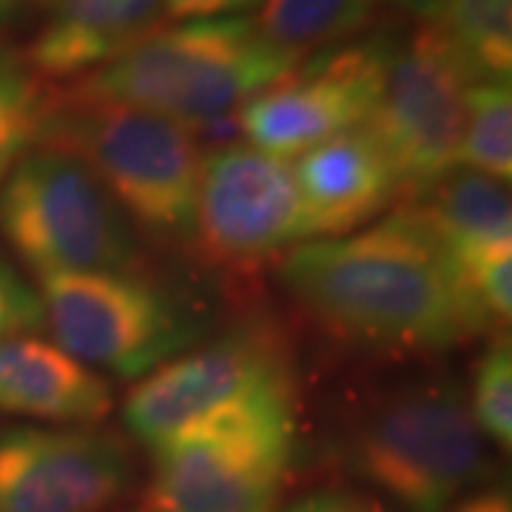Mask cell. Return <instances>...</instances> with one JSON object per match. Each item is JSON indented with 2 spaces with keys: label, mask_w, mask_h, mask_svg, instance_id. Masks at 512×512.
Segmentation results:
<instances>
[{
  "label": "cell",
  "mask_w": 512,
  "mask_h": 512,
  "mask_svg": "<svg viewBox=\"0 0 512 512\" xmlns=\"http://www.w3.org/2000/svg\"><path fill=\"white\" fill-rule=\"evenodd\" d=\"M43 26L23 60L37 77H86L137 46L165 18L163 0H32Z\"/></svg>",
  "instance_id": "5bb4252c"
},
{
  "label": "cell",
  "mask_w": 512,
  "mask_h": 512,
  "mask_svg": "<svg viewBox=\"0 0 512 512\" xmlns=\"http://www.w3.org/2000/svg\"><path fill=\"white\" fill-rule=\"evenodd\" d=\"M299 63L302 57L274 46L248 15L183 20L154 29L80 77L72 94L151 111L197 131L239 111Z\"/></svg>",
  "instance_id": "3957f363"
},
{
  "label": "cell",
  "mask_w": 512,
  "mask_h": 512,
  "mask_svg": "<svg viewBox=\"0 0 512 512\" xmlns=\"http://www.w3.org/2000/svg\"><path fill=\"white\" fill-rule=\"evenodd\" d=\"M382 0H262L256 26L274 46L302 57L365 32Z\"/></svg>",
  "instance_id": "e0dca14e"
},
{
  "label": "cell",
  "mask_w": 512,
  "mask_h": 512,
  "mask_svg": "<svg viewBox=\"0 0 512 512\" xmlns=\"http://www.w3.org/2000/svg\"><path fill=\"white\" fill-rule=\"evenodd\" d=\"M0 237L35 276L120 274L140 262L134 225L77 157L26 154L0 183Z\"/></svg>",
  "instance_id": "8992f818"
},
{
  "label": "cell",
  "mask_w": 512,
  "mask_h": 512,
  "mask_svg": "<svg viewBox=\"0 0 512 512\" xmlns=\"http://www.w3.org/2000/svg\"><path fill=\"white\" fill-rule=\"evenodd\" d=\"M467 407L484 441L498 450L512 444V348L510 339L498 336L478 356L473 382L467 390Z\"/></svg>",
  "instance_id": "44dd1931"
},
{
  "label": "cell",
  "mask_w": 512,
  "mask_h": 512,
  "mask_svg": "<svg viewBox=\"0 0 512 512\" xmlns=\"http://www.w3.org/2000/svg\"><path fill=\"white\" fill-rule=\"evenodd\" d=\"M308 239L288 160L251 143H228L205 154L194 242L211 259L231 268H254Z\"/></svg>",
  "instance_id": "8fae6325"
},
{
  "label": "cell",
  "mask_w": 512,
  "mask_h": 512,
  "mask_svg": "<svg viewBox=\"0 0 512 512\" xmlns=\"http://www.w3.org/2000/svg\"><path fill=\"white\" fill-rule=\"evenodd\" d=\"M131 481L128 441L97 424L0 430V512H106Z\"/></svg>",
  "instance_id": "7c38bea8"
},
{
  "label": "cell",
  "mask_w": 512,
  "mask_h": 512,
  "mask_svg": "<svg viewBox=\"0 0 512 512\" xmlns=\"http://www.w3.org/2000/svg\"><path fill=\"white\" fill-rule=\"evenodd\" d=\"M296 384L268 387L151 447L146 512H276L296 456Z\"/></svg>",
  "instance_id": "5b68a950"
},
{
  "label": "cell",
  "mask_w": 512,
  "mask_h": 512,
  "mask_svg": "<svg viewBox=\"0 0 512 512\" xmlns=\"http://www.w3.org/2000/svg\"><path fill=\"white\" fill-rule=\"evenodd\" d=\"M296 384L288 345L268 322H242L165 362L128 393L123 421L148 447L268 387Z\"/></svg>",
  "instance_id": "9c48e42d"
},
{
  "label": "cell",
  "mask_w": 512,
  "mask_h": 512,
  "mask_svg": "<svg viewBox=\"0 0 512 512\" xmlns=\"http://www.w3.org/2000/svg\"><path fill=\"white\" fill-rule=\"evenodd\" d=\"M384 3L396 6L407 18H416L421 23H439L447 6V0H384Z\"/></svg>",
  "instance_id": "484cf974"
},
{
  "label": "cell",
  "mask_w": 512,
  "mask_h": 512,
  "mask_svg": "<svg viewBox=\"0 0 512 512\" xmlns=\"http://www.w3.org/2000/svg\"><path fill=\"white\" fill-rule=\"evenodd\" d=\"M342 461L404 512H447L487 473V441L467 390L444 373H416L373 390L345 421Z\"/></svg>",
  "instance_id": "7a4b0ae2"
},
{
  "label": "cell",
  "mask_w": 512,
  "mask_h": 512,
  "mask_svg": "<svg viewBox=\"0 0 512 512\" xmlns=\"http://www.w3.org/2000/svg\"><path fill=\"white\" fill-rule=\"evenodd\" d=\"M46 328L43 302L35 285H29L9 256L0 254V342L15 336H32Z\"/></svg>",
  "instance_id": "7402d4cb"
},
{
  "label": "cell",
  "mask_w": 512,
  "mask_h": 512,
  "mask_svg": "<svg viewBox=\"0 0 512 512\" xmlns=\"http://www.w3.org/2000/svg\"><path fill=\"white\" fill-rule=\"evenodd\" d=\"M436 234L447 256H467L512 245L510 185L453 168L410 205Z\"/></svg>",
  "instance_id": "2e32d148"
},
{
  "label": "cell",
  "mask_w": 512,
  "mask_h": 512,
  "mask_svg": "<svg viewBox=\"0 0 512 512\" xmlns=\"http://www.w3.org/2000/svg\"><path fill=\"white\" fill-rule=\"evenodd\" d=\"M23 6H26V0H0V26H9L12 20H18Z\"/></svg>",
  "instance_id": "4316f807"
},
{
  "label": "cell",
  "mask_w": 512,
  "mask_h": 512,
  "mask_svg": "<svg viewBox=\"0 0 512 512\" xmlns=\"http://www.w3.org/2000/svg\"><path fill=\"white\" fill-rule=\"evenodd\" d=\"M140 512H146V510H140Z\"/></svg>",
  "instance_id": "83f0119b"
},
{
  "label": "cell",
  "mask_w": 512,
  "mask_h": 512,
  "mask_svg": "<svg viewBox=\"0 0 512 512\" xmlns=\"http://www.w3.org/2000/svg\"><path fill=\"white\" fill-rule=\"evenodd\" d=\"M276 512H382L376 504L365 501L362 495L342 493V490H319V493L302 495L291 504L279 507Z\"/></svg>",
  "instance_id": "cb8c5ba5"
},
{
  "label": "cell",
  "mask_w": 512,
  "mask_h": 512,
  "mask_svg": "<svg viewBox=\"0 0 512 512\" xmlns=\"http://www.w3.org/2000/svg\"><path fill=\"white\" fill-rule=\"evenodd\" d=\"M393 37H367L330 46L291 74L254 94L237 111L239 131L251 146L279 160H296L330 137L365 126L382 94Z\"/></svg>",
  "instance_id": "30bf717a"
},
{
  "label": "cell",
  "mask_w": 512,
  "mask_h": 512,
  "mask_svg": "<svg viewBox=\"0 0 512 512\" xmlns=\"http://www.w3.org/2000/svg\"><path fill=\"white\" fill-rule=\"evenodd\" d=\"M291 168L311 239L353 234L402 194L396 168L365 126L308 148Z\"/></svg>",
  "instance_id": "4fadbf2b"
},
{
  "label": "cell",
  "mask_w": 512,
  "mask_h": 512,
  "mask_svg": "<svg viewBox=\"0 0 512 512\" xmlns=\"http://www.w3.org/2000/svg\"><path fill=\"white\" fill-rule=\"evenodd\" d=\"M52 103L55 94L23 55L0 46V183L26 154L43 146Z\"/></svg>",
  "instance_id": "ac0fdd59"
},
{
  "label": "cell",
  "mask_w": 512,
  "mask_h": 512,
  "mask_svg": "<svg viewBox=\"0 0 512 512\" xmlns=\"http://www.w3.org/2000/svg\"><path fill=\"white\" fill-rule=\"evenodd\" d=\"M439 26L476 80H510L512 0H447Z\"/></svg>",
  "instance_id": "ffe728a7"
},
{
  "label": "cell",
  "mask_w": 512,
  "mask_h": 512,
  "mask_svg": "<svg viewBox=\"0 0 512 512\" xmlns=\"http://www.w3.org/2000/svg\"><path fill=\"white\" fill-rule=\"evenodd\" d=\"M165 15L177 20L237 18L262 6V0H163Z\"/></svg>",
  "instance_id": "603a6c76"
},
{
  "label": "cell",
  "mask_w": 512,
  "mask_h": 512,
  "mask_svg": "<svg viewBox=\"0 0 512 512\" xmlns=\"http://www.w3.org/2000/svg\"><path fill=\"white\" fill-rule=\"evenodd\" d=\"M279 282L330 336L362 350L430 356L487 330L410 205L345 237L296 245Z\"/></svg>",
  "instance_id": "6da1fadb"
},
{
  "label": "cell",
  "mask_w": 512,
  "mask_h": 512,
  "mask_svg": "<svg viewBox=\"0 0 512 512\" xmlns=\"http://www.w3.org/2000/svg\"><path fill=\"white\" fill-rule=\"evenodd\" d=\"M447 512H512L510 490L507 487H484L464 495L458 504H453Z\"/></svg>",
  "instance_id": "d4e9b609"
},
{
  "label": "cell",
  "mask_w": 512,
  "mask_h": 512,
  "mask_svg": "<svg viewBox=\"0 0 512 512\" xmlns=\"http://www.w3.org/2000/svg\"><path fill=\"white\" fill-rule=\"evenodd\" d=\"M473 80L439 23H421L393 43L365 128L396 168L402 191L421 197L458 168L464 94Z\"/></svg>",
  "instance_id": "ba28073f"
},
{
  "label": "cell",
  "mask_w": 512,
  "mask_h": 512,
  "mask_svg": "<svg viewBox=\"0 0 512 512\" xmlns=\"http://www.w3.org/2000/svg\"><path fill=\"white\" fill-rule=\"evenodd\" d=\"M37 293L52 342L117 379L140 382L208 339L191 299L134 271L40 276Z\"/></svg>",
  "instance_id": "52a82bcc"
},
{
  "label": "cell",
  "mask_w": 512,
  "mask_h": 512,
  "mask_svg": "<svg viewBox=\"0 0 512 512\" xmlns=\"http://www.w3.org/2000/svg\"><path fill=\"white\" fill-rule=\"evenodd\" d=\"M43 146L86 165L134 231L163 245L194 242L205 160L194 128L69 92L52 103Z\"/></svg>",
  "instance_id": "277c9868"
},
{
  "label": "cell",
  "mask_w": 512,
  "mask_h": 512,
  "mask_svg": "<svg viewBox=\"0 0 512 512\" xmlns=\"http://www.w3.org/2000/svg\"><path fill=\"white\" fill-rule=\"evenodd\" d=\"M111 407L109 379L69 350L35 333L0 342V413L55 427H92Z\"/></svg>",
  "instance_id": "9a60e30c"
},
{
  "label": "cell",
  "mask_w": 512,
  "mask_h": 512,
  "mask_svg": "<svg viewBox=\"0 0 512 512\" xmlns=\"http://www.w3.org/2000/svg\"><path fill=\"white\" fill-rule=\"evenodd\" d=\"M458 168H470L510 185L512 92L510 80H473L464 94Z\"/></svg>",
  "instance_id": "d6986e66"
}]
</instances>
